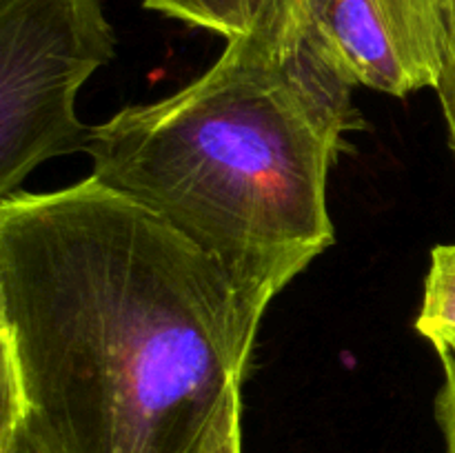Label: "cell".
<instances>
[{
	"instance_id": "8992f818",
	"label": "cell",
	"mask_w": 455,
	"mask_h": 453,
	"mask_svg": "<svg viewBox=\"0 0 455 453\" xmlns=\"http://www.w3.org/2000/svg\"><path fill=\"white\" fill-rule=\"evenodd\" d=\"M315 0H247L244 40L271 53L289 52L302 38Z\"/></svg>"
},
{
	"instance_id": "5b68a950",
	"label": "cell",
	"mask_w": 455,
	"mask_h": 453,
	"mask_svg": "<svg viewBox=\"0 0 455 453\" xmlns=\"http://www.w3.org/2000/svg\"><path fill=\"white\" fill-rule=\"evenodd\" d=\"M416 329L435 354L455 349V242L438 244L431 251Z\"/></svg>"
},
{
	"instance_id": "7a4b0ae2",
	"label": "cell",
	"mask_w": 455,
	"mask_h": 453,
	"mask_svg": "<svg viewBox=\"0 0 455 453\" xmlns=\"http://www.w3.org/2000/svg\"><path fill=\"white\" fill-rule=\"evenodd\" d=\"M351 89L305 36L283 53L227 40L187 87L92 127V176L212 256L262 320L336 238L329 169L363 127Z\"/></svg>"
},
{
	"instance_id": "52a82bcc",
	"label": "cell",
	"mask_w": 455,
	"mask_h": 453,
	"mask_svg": "<svg viewBox=\"0 0 455 453\" xmlns=\"http://www.w3.org/2000/svg\"><path fill=\"white\" fill-rule=\"evenodd\" d=\"M142 7L185 25L213 31L225 40L244 38L249 31L247 0H140Z\"/></svg>"
},
{
	"instance_id": "9c48e42d",
	"label": "cell",
	"mask_w": 455,
	"mask_h": 453,
	"mask_svg": "<svg viewBox=\"0 0 455 453\" xmlns=\"http://www.w3.org/2000/svg\"><path fill=\"white\" fill-rule=\"evenodd\" d=\"M444 367V382L435 398V422L444 440V453H455V349L438 354Z\"/></svg>"
},
{
	"instance_id": "30bf717a",
	"label": "cell",
	"mask_w": 455,
	"mask_h": 453,
	"mask_svg": "<svg viewBox=\"0 0 455 453\" xmlns=\"http://www.w3.org/2000/svg\"><path fill=\"white\" fill-rule=\"evenodd\" d=\"M204 453H243V429H240V393L229 400L222 411Z\"/></svg>"
},
{
	"instance_id": "8fae6325",
	"label": "cell",
	"mask_w": 455,
	"mask_h": 453,
	"mask_svg": "<svg viewBox=\"0 0 455 453\" xmlns=\"http://www.w3.org/2000/svg\"><path fill=\"white\" fill-rule=\"evenodd\" d=\"M438 98H440V107H443L444 114V123H447V131H449V147H451L453 155H455V58L447 71H444L443 80L438 84Z\"/></svg>"
},
{
	"instance_id": "3957f363",
	"label": "cell",
	"mask_w": 455,
	"mask_h": 453,
	"mask_svg": "<svg viewBox=\"0 0 455 453\" xmlns=\"http://www.w3.org/2000/svg\"><path fill=\"white\" fill-rule=\"evenodd\" d=\"M102 0H0V195L38 164L87 151L80 87L114 58Z\"/></svg>"
},
{
	"instance_id": "6da1fadb",
	"label": "cell",
	"mask_w": 455,
	"mask_h": 453,
	"mask_svg": "<svg viewBox=\"0 0 455 453\" xmlns=\"http://www.w3.org/2000/svg\"><path fill=\"white\" fill-rule=\"evenodd\" d=\"M258 327L212 256L93 176L0 200V369L47 453H204Z\"/></svg>"
},
{
	"instance_id": "ba28073f",
	"label": "cell",
	"mask_w": 455,
	"mask_h": 453,
	"mask_svg": "<svg viewBox=\"0 0 455 453\" xmlns=\"http://www.w3.org/2000/svg\"><path fill=\"white\" fill-rule=\"evenodd\" d=\"M0 453H47L22 417L16 382L0 369Z\"/></svg>"
},
{
	"instance_id": "277c9868",
	"label": "cell",
	"mask_w": 455,
	"mask_h": 453,
	"mask_svg": "<svg viewBox=\"0 0 455 453\" xmlns=\"http://www.w3.org/2000/svg\"><path fill=\"white\" fill-rule=\"evenodd\" d=\"M302 36L351 87L403 98L451 67L455 0H315Z\"/></svg>"
}]
</instances>
